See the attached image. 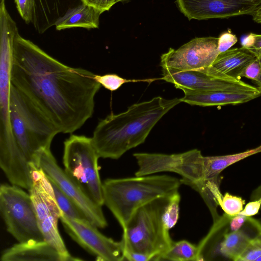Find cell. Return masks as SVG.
<instances>
[{
	"label": "cell",
	"mask_w": 261,
	"mask_h": 261,
	"mask_svg": "<svg viewBox=\"0 0 261 261\" xmlns=\"http://www.w3.org/2000/svg\"><path fill=\"white\" fill-rule=\"evenodd\" d=\"M180 179L166 175L109 178L102 182L104 204L123 229L134 213L160 197L178 192Z\"/></svg>",
	"instance_id": "3957f363"
},
{
	"label": "cell",
	"mask_w": 261,
	"mask_h": 261,
	"mask_svg": "<svg viewBox=\"0 0 261 261\" xmlns=\"http://www.w3.org/2000/svg\"><path fill=\"white\" fill-rule=\"evenodd\" d=\"M102 13L94 7L82 3L69 9L55 22L57 30L72 28H83L87 29L99 27V17Z\"/></svg>",
	"instance_id": "ffe728a7"
},
{
	"label": "cell",
	"mask_w": 261,
	"mask_h": 261,
	"mask_svg": "<svg viewBox=\"0 0 261 261\" xmlns=\"http://www.w3.org/2000/svg\"><path fill=\"white\" fill-rule=\"evenodd\" d=\"M255 261H261V255L258 257Z\"/></svg>",
	"instance_id": "74e56055"
},
{
	"label": "cell",
	"mask_w": 261,
	"mask_h": 261,
	"mask_svg": "<svg viewBox=\"0 0 261 261\" xmlns=\"http://www.w3.org/2000/svg\"><path fill=\"white\" fill-rule=\"evenodd\" d=\"M49 180L53 187L57 203L63 213L70 218L87 219L83 213L73 201L53 181L49 179Z\"/></svg>",
	"instance_id": "cb8c5ba5"
},
{
	"label": "cell",
	"mask_w": 261,
	"mask_h": 261,
	"mask_svg": "<svg viewBox=\"0 0 261 261\" xmlns=\"http://www.w3.org/2000/svg\"><path fill=\"white\" fill-rule=\"evenodd\" d=\"M2 261H73L80 258L61 253L45 241H30L16 244L5 250Z\"/></svg>",
	"instance_id": "2e32d148"
},
{
	"label": "cell",
	"mask_w": 261,
	"mask_h": 261,
	"mask_svg": "<svg viewBox=\"0 0 261 261\" xmlns=\"http://www.w3.org/2000/svg\"><path fill=\"white\" fill-rule=\"evenodd\" d=\"M261 207V198L248 202L239 214L246 217H252L257 214Z\"/></svg>",
	"instance_id": "836d02e7"
},
{
	"label": "cell",
	"mask_w": 261,
	"mask_h": 261,
	"mask_svg": "<svg viewBox=\"0 0 261 261\" xmlns=\"http://www.w3.org/2000/svg\"><path fill=\"white\" fill-rule=\"evenodd\" d=\"M0 212L7 231L18 242L45 241L30 194L20 187L1 185Z\"/></svg>",
	"instance_id": "ba28073f"
},
{
	"label": "cell",
	"mask_w": 261,
	"mask_h": 261,
	"mask_svg": "<svg viewBox=\"0 0 261 261\" xmlns=\"http://www.w3.org/2000/svg\"><path fill=\"white\" fill-rule=\"evenodd\" d=\"M138 166L136 176L171 172L182 176L181 184L191 186L202 181L204 176V156L194 149L176 154L135 153Z\"/></svg>",
	"instance_id": "9c48e42d"
},
{
	"label": "cell",
	"mask_w": 261,
	"mask_h": 261,
	"mask_svg": "<svg viewBox=\"0 0 261 261\" xmlns=\"http://www.w3.org/2000/svg\"><path fill=\"white\" fill-rule=\"evenodd\" d=\"M259 60H260V65H261V59H259ZM254 83L257 85L256 88L259 90V91L261 93V73H260V76L258 78V79L256 81L254 82Z\"/></svg>",
	"instance_id": "8d00e7d4"
},
{
	"label": "cell",
	"mask_w": 261,
	"mask_h": 261,
	"mask_svg": "<svg viewBox=\"0 0 261 261\" xmlns=\"http://www.w3.org/2000/svg\"><path fill=\"white\" fill-rule=\"evenodd\" d=\"M9 117L15 141L29 161L34 164L37 151L49 149L58 130L32 101L12 84Z\"/></svg>",
	"instance_id": "5b68a950"
},
{
	"label": "cell",
	"mask_w": 261,
	"mask_h": 261,
	"mask_svg": "<svg viewBox=\"0 0 261 261\" xmlns=\"http://www.w3.org/2000/svg\"><path fill=\"white\" fill-rule=\"evenodd\" d=\"M11 62L8 60L0 61V139L13 138L9 117L11 87Z\"/></svg>",
	"instance_id": "44dd1931"
},
{
	"label": "cell",
	"mask_w": 261,
	"mask_h": 261,
	"mask_svg": "<svg viewBox=\"0 0 261 261\" xmlns=\"http://www.w3.org/2000/svg\"><path fill=\"white\" fill-rule=\"evenodd\" d=\"M218 38H195L177 49L170 48L161 57V66L184 71L212 66L219 54Z\"/></svg>",
	"instance_id": "5bb4252c"
},
{
	"label": "cell",
	"mask_w": 261,
	"mask_h": 261,
	"mask_svg": "<svg viewBox=\"0 0 261 261\" xmlns=\"http://www.w3.org/2000/svg\"><path fill=\"white\" fill-rule=\"evenodd\" d=\"M129 0H116V3ZM82 4L81 0H34L32 23L39 34L52 26L70 9Z\"/></svg>",
	"instance_id": "ac0fdd59"
},
{
	"label": "cell",
	"mask_w": 261,
	"mask_h": 261,
	"mask_svg": "<svg viewBox=\"0 0 261 261\" xmlns=\"http://www.w3.org/2000/svg\"><path fill=\"white\" fill-rule=\"evenodd\" d=\"M252 17L255 22L261 24V5L256 10Z\"/></svg>",
	"instance_id": "d590c367"
},
{
	"label": "cell",
	"mask_w": 261,
	"mask_h": 261,
	"mask_svg": "<svg viewBox=\"0 0 261 261\" xmlns=\"http://www.w3.org/2000/svg\"><path fill=\"white\" fill-rule=\"evenodd\" d=\"M245 201L241 197L226 193L219 202V206L226 214L233 216L239 214L243 209Z\"/></svg>",
	"instance_id": "484cf974"
},
{
	"label": "cell",
	"mask_w": 261,
	"mask_h": 261,
	"mask_svg": "<svg viewBox=\"0 0 261 261\" xmlns=\"http://www.w3.org/2000/svg\"><path fill=\"white\" fill-rule=\"evenodd\" d=\"M261 152V145L245 151L228 155L204 156V176L203 180L220 177L223 170L248 156Z\"/></svg>",
	"instance_id": "7402d4cb"
},
{
	"label": "cell",
	"mask_w": 261,
	"mask_h": 261,
	"mask_svg": "<svg viewBox=\"0 0 261 261\" xmlns=\"http://www.w3.org/2000/svg\"><path fill=\"white\" fill-rule=\"evenodd\" d=\"M163 77L182 90L195 91H255L256 87L240 79L222 73L212 66L196 69L180 71L161 66Z\"/></svg>",
	"instance_id": "7c38bea8"
},
{
	"label": "cell",
	"mask_w": 261,
	"mask_h": 261,
	"mask_svg": "<svg viewBox=\"0 0 261 261\" xmlns=\"http://www.w3.org/2000/svg\"><path fill=\"white\" fill-rule=\"evenodd\" d=\"M81 2L95 8L102 13L109 11L116 3V0H81Z\"/></svg>",
	"instance_id": "d6a6232c"
},
{
	"label": "cell",
	"mask_w": 261,
	"mask_h": 261,
	"mask_svg": "<svg viewBox=\"0 0 261 261\" xmlns=\"http://www.w3.org/2000/svg\"><path fill=\"white\" fill-rule=\"evenodd\" d=\"M98 158L91 138L72 135L64 142L65 172L94 202L102 206V183Z\"/></svg>",
	"instance_id": "52a82bcc"
},
{
	"label": "cell",
	"mask_w": 261,
	"mask_h": 261,
	"mask_svg": "<svg viewBox=\"0 0 261 261\" xmlns=\"http://www.w3.org/2000/svg\"><path fill=\"white\" fill-rule=\"evenodd\" d=\"M180 102L177 98L167 99L157 96L101 120L91 138L99 157L118 159L144 143L157 122Z\"/></svg>",
	"instance_id": "7a4b0ae2"
},
{
	"label": "cell",
	"mask_w": 261,
	"mask_h": 261,
	"mask_svg": "<svg viewBox=\"0 0 261 261\" xmlns=\"http://www.w3.org/2000/svg\"><path fill=\"white\" fill-rule=\"evenodd\" d=\"M29 191L45 241L62 254L71 256L58 227L63 212L57 203L51 184L42 169L34 170L33 184Z\"/></svg>",
	"instance_id": "30bf717a"
},
{
	"label": "cell",
	"mask_w": 261,
	"mask_h": 261,
	"mask_svg": "<svg viewBox=\"0 0 261 261\" xmlns=\"http://www.w3.org/2000/svg\"><path fill=\"white\" fill-rule=\"evenodd\" d=\"M185 95L181 102L202 107L238 105L253 100L261 95L255 91H195L183 90Z\"/></svg>",
	"instance_id": "e0dca14e"
},
{
	"label": "cell",
	"mask_w": 261,
	"mask_h": 261,
	"mask_svg": "<svg viewBox=\"0 0 261 261\" xmlns=\"http://www.w3.org/2000/svg\"><path fill=\"white\" fill-rule=\"evenodd\" d=\"M68 235L98 260H125L122 240L115 241L102 234L88 220L68 217L63 213L60 218Z\"/></svg>",
	"instance_id": "4fadbf2b"
},
{
	"label": "cell",
	"mask_w": 261,
	"mask_h": 261,
	"mask_svg": "<svg viewBox=\"0 0 261 261\" xmlns=\"http://www.w3.org/2000/svg\"><path fill=\"white\" fill-rule=\"evenodd\" d=\"M197 245L182 240L173 241L171 246L155 257L154 260L197 261Z\"/></svg>",
	"instance_id": "603a6c76"
},
{
	"label": "cell",
	"mask_w": 261,
	"mask_h": 261,
	"mask_svg": "<svg viewBox=\"0 0 261 261\" xmlns=\"http://www.w3.org/2000/svg\"><path fill=\"white\" fill-rule=\"evenodd\" d=\"M261 73V65L259 59L256 58L245 68L242 77H245L254 82L256 81Z\"/></svg>",
	"instance_id": "1f68e13d"
},
{
	"label": "cell",
	"mask_w": 261,
	"mask_h": 261,
	"mask_svg": "<svg viewBox=\"0 0 261 261\" xmlns=\"http://www.w3.org/2000/svg\"><path fill=\"white\" fill-rule=\"evenodd\" d=\"M256 58L248 49L242 46L219 53L212 66L224 74L240 79L246 66Z\"/></svg>",
	"instance_id": "d6986e66"
},
{
	"label": "cell",
	"mask_w": 261,
	"mask_h": 261,
	"mask_svg": "<svg viewBox=\"0 0 261 261\" xmlns=\"http://www.w3.org/2000/svg\"><path fill=\"white\" fill-rule=\"evenodd\" d=\"M261 232V222L248 217L244 224L239 216L224 213L197 245V261H239L250 241Z\"/></svg>",
	"instance_id": "8992f818"
},
{
	"label": "cell",
	"mask_w": 261,
	"mask_h": 261,
	"mask_svg": "<svg viewBox=\"0 0 261 261\" xmlns=\"http://www.w3.org/2000/svg\"><path fill=\"white\" fill-rule=\"evenodd\" d=\"M242 45L251 52L256 58L261 59V35L250 33L243 39Z\"/></svg>",
	"instance_id": "f1b7e54d"
},
{
	"label": "cell",
	"mask_w": 261,
	"mask_h": 261,
	"mask_svg": "<svg viewBox=\"0 0 261 261\" xmlns=\"http://www.w3.org/2000/svg\"><path fill=\"white\" fill-rule=\"evenodd\" d=\"M261 255V232L253 238L239 261H255Z\"/></svg>",
	"instance_id": "83f0119b"
},
{
	"label": "cell",
	"mask_w": 261,
	"mask_h": 261,
	"mask_svg": "<svg viewBox=\"0 0 261 261\" xmlns=\"http://www.w3.org/2000/svg\"><path fill=\"white\" fill-rule=\"evenodd\" d=\"M16 8L27 24L32 22L34 0H14Z\"/></svg>",
	"instance_id": "f546056e"
},
{
	"label": "cell",
	"mask_w": 261,
	"mask_h": 261,
	"mask_svg": "<svg viewBox=\"0 0 261 261\" xmlns=\"http://www.w3.org/2000/svg\"><path fill=\"white\" fill-rule=\"evenodd\" d=\"M0 1H1L0 3H2V2H5V0H0Z\"/></svg>",
	"instance_id": "f35d334b"
},
{
	"label": "cell",
	"mask_w": 261,
	"mask_h": 261,
	"mask_svg": "<svg viewBox=\"0 0 261 261\" xmlns=\"http://www.w3.org/2000/svg\"><path fill=\"white\" fill-rule=\"evenodd\" d=\"M260 198H261V185L253 191L250 196L252 200H257Z\"/></svg>",
	"instance_id": "e575fe53"
},
{
	"label": "cell",
	"mask_w": 261,
	"mask_h": 261,
	"mask_svg": "<svg viewBox=\"0 0 261 261\" xmlns=\"http://www.w3.org/2000/svg\"><path fill=\"white\" fill-rule=\"evenodd\" d=\"M170 196L156 198L134 213L122 229L124 255L139 253L154 260L171 246L173 241L164 219Z\"/></svg>",
	"instance_id": "277c9868"
},
{
	"label": "cell",
	"mask_w": 261,
	"mask_h": 261,
	"mask_svg": "<svg viewBox=\"0 0 261 261\" xmlns=\"http://www.w3.org/2000/svg\"><path fill=\"white\" fill-rule=\"evenodd\" d=\"M96 81L106 89L114 91L119 89L123 84L128 82H147L151 83L155 79L128 80L122 78L116 74L95 75Z\"/></svg>",
	"instance_id": "d4e9b609"
},
{
	"label": "cell",
	"mask_w": 261,
	"mask_h": 261,
	"mask_svg": "<svg viewBox=\"0 0 261 261\" xmlns=\"http://www.w3.org/2000/svg\"><path fill=\"white\" fill-rule=\"evenodd\" d=\"M176 3L189 20H199L252 16L261 5V0H176Z\"/></svg>",
	"instance_id": "9a60e30c"
},
{
	"label": "cell",
	"mask_w": 261,
	"mask_h": 261,
	"mask_svg": "<svg viewBox=\"0 0 261 261\" xmlns=\"http://www.w3.org/2000/svg\"><path fill=\"white\" fill-rule=\"evenodd\" d=\"M237 41V37L230 30L224 32L218 38V49L219 53L230 49Z\"/></svg>",
	"instance_id": "4dcf8cb0"
},
{
	"label": "cell",
	"mask_w": 261,
	"mask_h": 261,
	"mask_svg": "<svg viewBox=\"0 0 261 261\" xmlns=\"http://www.w3.org/2000/svg\"><path fill=\"white\" fill-rule=\"evenodd\" d=\"M180 196L178 192L170 197L165 208L164 219L167 227L170 229L177 222L179 217Z\"/></svg>",
	"instance_id": "4316f807"
},
{
	"label": "cell",
	"mask_w": 261,
	"mask_h": 261,
	"mask_svg": "<svg viewBox=\"0 0 261 261\" xmlns=\"http://www.w3.org/2000/svg\"><path fill=\"white\" fill-rule=\"evenodd\" d=\"M95 75L62 63L18 32L15 36L11 83L59 133H73L92 117L94 98L101 86Z\"/></svg>",
	"instance_id": "6da1fadb"
},
{
	"label": "cell",
	"mask_w": 261,
	"mask_h": 261,
	"mask_svg": "<svg viewBox=\"0 0 261 261\" xmlns=\"http://www.w3.org/2000/svg\"><path fill=\"white\" fill-rule=\"evenodd\" d=\"M34 164L42 169L48 178L73 201L91 223L100 228L108 225L102 206L94 202L60 167L50 148H42L37 151Z\"/></svg>",
	"instance_id": "8fae6325"
}]
</instances>
